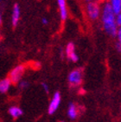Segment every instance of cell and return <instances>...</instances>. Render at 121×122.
<instances>
[{
	"instance_id": "obj_10",
	"label": "cell",
	"mask_w": 121,
	"mask_h": 122,
	"mask_svg": "<svg viewBox=\"0 0 121 122\" xmlns=\"http://www.w3.org/2000/svg\"><path fill=\"white\" fill-rule=\"evenodd\" d=\"M11 84L12 83L9 78H5V79L1 80L0 81V93H2V94L7 93L10 88Z\"/></svg>"
},
{
	"instance_id": "obj_12",
	"label": "cell",
	"mask_w": 121,
	"mask_h": 122,
	"mask_svg": "<svg viewBox=\"0 0 121 122\" xmlns=\"http://www.w3.org/2000/svg\"><path fill=\"white\" fill-rule=\"evenodd\" d=\"M115 14L121 12V0H107Z\"/></svg>"
},
{
	"instance_id": "obj_15",
	"label": "cell",
	"mask_w": 121,
	"mask_h": 122,
	"mask_svg": "<svg viewBox=\"0 0 121 122\" xmlns=\"http://www.w3.org/2000/svg\"><path fill=\"white\" fill-rule=\"evenodd\" d=\"M42 89L44 90V92L46 93V94H49V85L47 84L46 82H42Z\"/></svg>"
},
{
	"instance_id": "obj_2",
	"label": "cell",
	"mask_w": 121,
	"mask_h": 122,
	"mask_svg": "<svg viewBox=\"0 0 121 122\" xmlns=\"http://www.w3.org/2000/svg\"><path fill=\"white\" fill-rule=\"evenodd\" d=\"M86 11L89 19L93 20V21H95V20L99 19L100 17V14H101V5H100V3L97 2L95 0L86 3Z\"/></svg>"
},
{
	"instance_id": "obj_6",
	"label": "cell",
	"mask_w": 121,
	"mask_h": 122,
	"mask_svg": "<svg viewBox=\"0 0 121 122\" xmlns=\"http://www.w3.org/2000/svg\"><path fill=\"white\" fill-rule=\"evenodd\" d=\"M64 54H65V56L72 62H77L79 61V56L76 54L75 45L74 42H68L67 44L65 49H64Z\"/></svg>"
},
{
	"instance_id": "obj_18",
	"label": "cell",
	"mask_w": 121,
	"mask_h": 122,
	"mask_svg": "<svg viewBox=\"0 0 121 122\" xmlns=\"http://www.w3.org/2000/svg\"><path fill=\"white\" fill-rule=\"evenodd\" d=\"M42 24L47 25V24H49V20H48V18H46V17H42Z\"/></svg>"
},
{
	"instance_id": "obj_5",
	"label": "cell",
	"mask_w": 121,
	"mask_h": 122,
	"mask_svg": "<svg viewBox=\"0 0 121 122\" xmlns=\"http://www.w3.org/2000/svg\"><path fill=\"white\" fill-rule=\"evenodd\" d=\"M60 101H61V95H60V92L57 91L54 94L51 100H50L49 107H48V113H49V114H54L56 111L58 110L59 107L60 105Z\"/></svg>"
},
{
	"instance_id": "obj_13",
	"label": "cell",
	"mask_w": 121,
	"mask_h": 122,
	"mask_svg": "<svg viewBox=\"0 0 121 122\" xmlns=\"http://www.w3.org/2000/svg\"><path fill=\"white\" fill-rule=\"evenodd\" d=\"M17 84H18L19 88H20V89H23V90L28 88V87L30 86V83H29L27 81H24V80H21Z\"/></svg>"
},
{
	"instance_id": "obj_9",
	"label": "cell",
	"mask_w": 121,
	"mask_h": 122,
	"mask_svg": "<svg viewBox=\"0 0 121 122\" xmlns=\"http://www.w3.org/2000/svg\"><path fill=\"white\" fill-rule=\"evenodd\" d=\"M67 113H68V117L71 120H76L78 115H79V107H78V106L74 102H70L69 105H68Z\"/></svg>"
},
{
	"instance_id": "obj_3",
	"label": "cell",
	"mask_w": 121,
	"mask_h": 122,
	"mask_svg": "<svg viewBox=\"0 0 121 122\" xmlns=\"http://www.w3.org/2000/svg\"><path fill=\"white\" fill-rule=\"evenodd\" d=\"M83 80V71L81 68H75L69 73L68 76V81L70 87H80Z\"/></svg>"
},
{
	"instance_id": "obj_17",
	"label": "cell",
	"mask_w": 121,
	"mask_h": 122,
	"mask_svg": "<svg viewBox=\"0 0 121 122\" xmlns=\"http://www.w3.org/2000/svg\"><path fill=\"white\" fill-rule=\"evenodd\" d=\"M115 48H116V50L119 53H121V44L119 43V42H117L116 44H115Z\"/></svg>"
},
{
	"instance_id": "obj_24",
	"label": "cell",
	"mask_w": 121,
	"mask_h": 122,
	"mask_svg": "<svg viewBox=\"0 0 121 122\" xmlns=\"http://www.w3.org/2000/svg\"><path fill=\"white\" fill-rule=\"evenodd\" d=\"M120 110H121V107H120Z\"/></svg>"
},
{
	"instance_id": "obj_14",
	"label": "cell",
	"mask_w": 121,
	"mask_h": 122,
	"mask_svg": "<svg viewBox=\"0 0 121 122\" xmlns=\"http://www.w3.org/2000/svg\"><path fill=\"white\" fill-rule=\"evenodd\" d=\"M117 40H118V42L121 44V26H119L118 27V30H117V33H116V36Z\"/></svg>"
},
{
	"instance_id": "obj_4",
	"label": "cell",
	"mask_w": 121,
	"mask_h": 122,
	"mask_svg": "<svg viewBox=\"0 0 121 122\" xmlns=\"http://www.w3.org/2000/svg\"><path fill=\"white\" fill-rule=\"evenodd\" d=\"M25 72V66L23 64L16 66L14 68H12L11 71L9 74V79L10 80L12 84H17L22 80L23 75Z\"/></svg>"
},
{
	"instance_id": "obj_11",
	"label": "cell",
	"mask_w": 121,
	"mask_h": 122,
	"mask_svg": "<svg viewBox=\"0 0 121 122\" xmlns=\"http://www.w3.org/2000/svg\"><path fill=\"white\" fill-rule=\"evenodd\" d=\"M23 110L19 107L16 106H12L9 108V113L10 115L11 116L12 118L16 119V118H19L20 116L23 115Z\"/></svg>"
},
{
	"instance_id": "obj_8",
	"label": "cell",
	"mask_w": 121,
	"mask_h": 122,
	"mask_svg": "<svg viewBox=\"0 0 121 122\" xmlns=\"http://www.w3.org/2000/svg\"><path fill=\"white\" fill-rule=\"evenodd\" d=\"M20 16H21V10H20V6L18 5H15L12 9V13H11V24L13 27L17 26L20 20Z\"/></svg>"
},
{
	"instance_id": "obj_23",
	"label": "cell",
	"mask_w": 121,
	"mask_h": 122,
	"mask_svg": "<svg viewBox=\"0 0 121 122\" xmlns=\"http://www.w3.org/2000/svg\"><path fill=\"white\" fill-rule=\"evenodd\" d=\"M1 1H2V0H0V2H1Z\"/></svg>"
},
{
	"instance_id": "obj_21",
	"label": "cell",
	"mask_w": 121,
	"mask_h": 122,
	"mask_svg": "<svg viewBox=\"0 0 121 122\" xmlns=\"http://www.w3.org/2000/svg\"><path fill=\"white\" fill-rule=\"evenodd\" d=\"M86 3H88V2H91V1H93V0H85Z\"/></svg>"
},
{
	"instance_id": "obj_22",
	"label": "cell",
	"mask_w": 121,
	"mask_h": 122,
	"mask_svg": "<svg viewBox=\"0 0 121 122\" xmlns=\"http://www.w3.org/2000/svg\"><path fill=\"white\" fill-rule=\"evenodd\" d=\"M59 122H65V121H64V120H60Z\"/></svg>"
},
{
	"instance_id": "obj_1",
	"label": "cell",
	"mask_w": 121,
	"mask_h": 122,
	"mask_svg": "<svg viewBox=\"0 0 121 122\" xmlns=\"http://www.w3.org/2000/svg\"><path fill=\"white\" fill-rule=\"evenodd\" d=\"M100 19L102 23L103 30L106 31V33L112 37H115L118 30V25L116 24V14L113 12L109 3L106 0L104 1L101 5Z\"/></svg>"
},
{
	"instance_id": "obj_20",
	"label": "cell",
	"mask_w": 121,
	"mask_h": 122,
	"mask_svg": "<svg viewBox=\"0 0 121 122\" xmlns=\"http://www.w3.org/2000/svg\"><path fill=\"white\" fill-rule=\"evenodd\" d=\"M95 1H97V2H99V3H103L104 1H106V0H95Z\"/></svg>"
},
{
	"instance_id": "obj_7",
	"label": "cell",
	"mask_w": 121,
	"mask_h": 122,
	"mask_svg": "<svg viewBox=\"0 0 121 122\" xmlns=\"http://www.w3.org/2000/svg\"><path fill=\"white\" fill-rule=\"evenodd\" d=\"M58 4L59 12H60V17L61 21H66L68 16V10L67 7V2L66 0H57Z\"/></svg>"
},
{
	"instance_id": "obj_16",
	"label": "cell",
	"mask_w": 121,
	"mask_h": 122,
	"mask_svg": "<svg viewBox=\"0 0 121 122\" xmlns=\"http://www.w3.org/2000/svg\"><path fill=\"white\" fill-rule=\"evenodd\" d=\"M116 24L118 25V27L121 26V12L116 14Z\"/></svg>"
},
{
	"instance_id": "obj_19",
	"label": "cell",
	"mask_w": 121,
	"mask_h": 122,
	"mask_svg": "<svg viewBox=\"0 0 121 122\" xmlns=\"http://www.w3.org/2000/svg\"><path fill=\"white\" fill-rule=\"evenodd\" d=\"M2 22H3V19H2V15H1V12H0V25L2 24Z\"/></svg>"
}]
</instances>
